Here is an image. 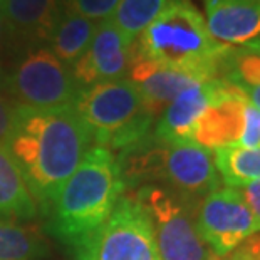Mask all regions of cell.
Instances as JSON below:
<instances>
[{
	"label": "cell",
	"instance_id": "cell-11",
	"mask_svg": "<svg viewBox=\"0 0 260 260\" xmlns=\"http://www.w3.org/2000/svg\"><path fill=\"white\" fill-rule=\"evenodd\" d=\"M135 59V41L126 37L111 20L99 22L94 37L71 68L79 89H87L99 82L126 79Z\"/></svg>",
	"mask_w": 260,
	"mask_h": 260
},
{
	"label": "cell",
	"instance_id": "cell-4",
	"mask_svg": "<svg viewBox=\"0 0 260 260\" xmlns=\"http://www.w3.org/2000/svg\"><path fill=\"white\" fill-rule=\"evenodd\" d=\"M124 185L161 181L176 195L191 203L220 188L213 151L193 141H158L149 135L118 154Z\"/></svg>",
	"mask_w": 260,
	"mask_h": 260
},
{
	"label": "cell",
	"instance_id": "cell-12",
	"mask_svg": "<svg viewBox=\"0 0 260 260\" xmlns=\"http://www.w3.org/2000/svg\"><path fill=\"white\" fill-rule=\"evenodd\" d=\"M64 10V0H0V12L14 37L19 56L27 49L47 46Z\"/></svg>",
	"mask_w": 260,
	"mask_h": 260
},
{
	"label": "cell",
	"instance_id": "cell-8",
	"mask_svg": "<svg viewBox=\"0 0 260 260\" xmlns=\"http://www.w3.org/2000/svg\"><path fill=\"white\" fill-rule=\"evenodd\" d=\"M191 141L210 151L260 146V109L240 89L225 79L218 81L212 101L193 129Z\"/></svg>",
	"mask_w": 260,
	"mask_h": 260
},
{
	"label": "cell",
	"instance_id": "cell-9",
	"mask_svg": "<svg viewBox=\"0 0 260 260\" xmlns=\"http://www.w3.org/2000/svg\"><path fill=\"white\" fill-rule=\"evenodd\" d=\"M81 248L87 260H161L146 210L126 191L109 218Z\"/></svg>",
	"mask_w": 260,
	"mask_h": 260
},
{
	"label": "cell",
	"instance_id": "cell-6",
	"mask_svg": "<svg viewBox=\"0 0 260 260\" xmlns=\"http://www.w3.org/2000/svg\"><path fill=\"white\" fill-rule=\"evenodd\" d=\"M135 198L146 210L161 260H213L198 234L191 202L159 185H143Z\"/></svg>",
	"mask_w": 260,
	"mask_h": 260
},
{
	"label": "cell",
	"instance_id": "cell-15",
	"mask_svg": "<svg viewBox=\"0 0 260 260\" xmlns=\"http://www.w3.org/2000/svg\"><path fill=\"white\" fill-rule=\"evenodd\" d=\"M220 79L200 81L181 91L154 121L151 136L158 141H191L193 129L212 101Z\"/></svg>",
	"mask_w": 260,
	"mask_h": 260
},
{
	"label": "cell",
	"instance_id": "cell-25",
	"mask_svg": "<svg viewBox=\"0 0 260 260\" xmlns=\"http://www.w3.org/2000/svg\"><path fill=\"white\" fill-rule=\"evenodd\" d=\"M242 198L245 200L247 207L250 208V212L253 213V217L257 218V222L260 223V180L252 181V183L242 185L237 188Z\"/></svg>",
	"mask_w": 260,
	"mask_h": 260
},
{
	"label": "cell",
	"instance_id": "cell-13",
	"mask_svg": "<svg viewBox=\"0 0 260 260\" xmlns=\"http://www.w3.org/2000/svg\"><path fill=\"white\" fill-rule=\"evenodd\" d=\"M128 79L136 87L146 111L158 119V116L165 111V108L178 96L181 91L190 87L195 82L208 81L202 79L186 71L170 68V66L158 64L154 60L136 57L128 73Z\"/></svg>",
	"mask_w": 260,
	"mask_h": 260
},
{
	"label": "cell",
	"instance_id": "cell-27",
	"mask_svg": "<svg viewBox=\"0 0 260 260\" xmlns=\"http://www.w3.org/2000/svg\"><path fill=\"white\" fill-rule=\"evenodd\" d=\"M5 79H7V68H5V66L0 64V91H4Z\"/></svg>",
	"mask_w": 260,
	"mask_h": 260
},
{
	"label": "cell",
	"instance_id": "cell-30",
	"mask_svg": "<svg viewBox=\"0 0 260 260\" xmlns=\"http://www.w3.org/2000/svg\"><path fill=\"white\" fill-rule=\"evenodd\" d=\"M255 2H260V0H255Z\"/></svg>",
	"mask_w": 260,
	"mask_h": 260
},
{
	"label": "cell",
	"instance_id": "cell-24",
	"mask_svg": "<svg viewBox=\"0 0 260 260\" xmlns=\"http://www.w3.org/2000/svg\"><path fill=\"white\" fill-rule=\"evenodd\" d=\"M9 56H15L14 57L15 60L19 56V52H17V47H15L14 37L9 30L7 22H5L2 12H0V64L4 66V62L7 60Z\"/></svg>",
	"mask_w": 260,
	"mask_h": 260
},
{
	"label": "cell",
	"instance_id": "cell-29",
	"mask_svg": "<svg viewBox=\"0 0 260 260\" xmlns=\"http://www.w3.org/2000/svg\"><path fill=\"white\" fill-rule=\"evenodd\" d=\"M76 260H87L86 253H84L82 248H77V250H76Z\"/></svg>",
	"mask_w": 260,
	"mask_h": 260
},
{
	"label": "cell",
	"instance_id": "cell-18",
	"mask_svg": "<svg viewBox=\"0 0 260 260\" xmlns=\"http://www.w3.org/2000/svg\"><path fill=\"white\" fill-rule=\"evenodd\" d=\"M220 79L234 84L260 109V39L226 52L220 68Z\"/></svg>",
	"mask_w": 260,
	"mask_h": 260
},
{
	"label": "cell",
	"instance_id": "cell-28",
	"mask_svg": "<svg viewBox=\"0 0 260 260\" xmlns=\"http://www.w3.org/2000/svg\"><path fill=\"white\" fill-rule=\"evenodd\" d=\"M253 240V247H255V260H260V234L252 237Z\"/></svg>",
	"mask_w": 260,
	"mask_h": 260
},
{
	"label": "cell",
	"instance_id": "cell-23",
	"mask_svg": "<svg viewBox=\"0 0 260 260\" xmlns=\"http://www.w3.org/2000/svg\"><path fill=\"white\" fill-rule=\"evenodd\" d=\"M19 104H15L4 91H0V146L7 148L10 135L17 119Z\"/></svg>",
	"mask_w": 260,
	"mask_h": 260
},
{
	"label": "cell",
	"instance_id": "cell-26",
	"mask_svg": "<svg viewBox=\"0 0 260 260\" xmlns=\"http://www.w3.org/2000/svg\"><path fill=\"white\" fill-rule=\"evenodd\" d=\"M213 260H255V247H253L252 237L247 242H243L239 248H235L234 252L229 253L226 257L213 258Z\"/></svg>",
	"mask_w": 260,
	"mask_h": 260
},
{
	"label": "cell",
	"instance_id": "cell-21",
	"mask_svg": "<svg viewBox=\"0 0 260 260\" xmlns=\"http://www.w3.org/2000/svg\"><path fill=\"white\" fill-rule=\"evenodd\" d=\"M167 0H119L111 20L131 41L141 34L161 12Z\"/></svg>",
	"mask_w": 260,
	"mask_h": 260
},
{
	"label": "cell",
	"instance_id": "cell-2",
	"mask_svg": "<svg viewBox=\"0 0 260 260\" xmlns=\"http://www.w3.org/2000/svg\"><path fill=\"white\" fill-rule=\"evenodd\" d=\"M124 191L118 154L91 146L46 210L51 234L74 250L81 248L109 218Z\"/></svg>",
	"mask_w": 260,
	"mask_h": 260
},
{
	"label": "cell",
	"instance_id": "cell-1",
	"mask_svg": "<svg viewBox=\"0 0 260 260\" xmlns=\"http://www.w3.org/2000/svg\"><path fill=\"white\" fill-rule=\"evenodd\" d=\"M91 146L92 136L74 106H19L7 149L17 161L32 198L46 212Z\"/></svg>",
	"mask_w": 260,
	"mask_h": 260
},
{
	"label": "cell",
	"instance_id": "cell-16",
	"mask_svg": "<svg viewBox=\"0 0 260 260\" xmlns=\"http://www.w3.org/2000/svg\"><path fill=\"white\" fill-rule=\"evenodd\" d=\"M37 215L24 175L7 148L0 146V220H30Z\"/></svg>",
	"mask_w": 260,
	"mask_h": 260
},
{
	"label": "cell",
	"instance_id": "cell-22",
	"mask_svg": "<svg viewBox=\"0 0 260 260\" xmlns=\"http://www.w3.org/2000/svg\"><path fill=\"white\" fill-rule=\"evenodd\" d=\"M118 2L119 0H64V5L69 12L79 14L99 24L113 17Z\"/></svg>",
	"mask_w": 260,
	"mask_h": 260
},
{
	"label": "cell",
	"instance_id": "cell-17",
	"mask_svg": "<svg viewBox=\"0 0 260 260\" xmlns=\"http://www.w3.org/2000/svg\"><path fill=\"white\" fill-rule=\"evenodd\" d=\"M98 24L79 14L64 10L59 22L54 27L49 37L47 49L68 68H73L74 62L87 51L94 37Z\"/></svg>",
	"mask_w": 260,
	"mask_h": 260
},
{
	"label": "cell",
	"instance_id": "cell-14",
	"mask_svg": "<svg viewBox=\"0 0 260 260\" xmlns=\"http://www.w3.org/2000/svg\"><path fill=\"white\" fill-rule=\"evenodd\" d=\"M207 29L229 49L260 39V2L255 0H203Z\"/></svg>",
	"mask_w": 260,
	"mask_h": 260
},
{
	"label": "cell",
	"instance_id": "cell-5",
	"mask_svg": "<svg viewBox=\"0 0 260 260\" xmlns=\"http://www.w3.org/2000/svg\"><path fill=\"white\" fill-rule=\"evenodd\" d=\"M74 109L89 129L94 146L124 151L151 135L154 119L131 81L99 82L82 89Z\"/></svg>",
	"mask_w": 260,
	"mask_h": 260
},
{
	"label": "cell",
	"instance_id": "cell-7",
	"mask_svg": "<svg viewBox=\"0 0 260 260\" xmlns=\"http://www.w3.org/2000/svg\"><path fill=\"white\" fill-rule=\"evenodd\" d=\"M4 92L19 106L51 109L73 106L81 89L71 68L47 47H34L22 52L7 69Z\"/></svg>",
	"mask_w": 260,
	"mask_h": 260
},
{
	"label": "cell",
	"instance_id": "cell-10",
	"mask_svg": "<svg viewBox=\"0 0 260 260\" xmlns=\"http://www.w3.org/2000/svg\"><path fill=\"white\" fill-rule=\"evenodd\" d=\"M195 218L198 234L215 258L226 257L260 234V223L237 188H217L207 195L198 203Z\"/></svg>",
	"mask_w": 260,
	"mask_h": 260
},
{
	"label": "cell",
	"instance_id": "cell-20",
	"mask_svg": "<svg viewBox=\"0 0 260 260\" xmlns=\"http://www.w3.org/2000/svg\"><path fill=\"white\" fill-rule=\"evenodd\" d=\"M46 253V243L32 230L0 220V260H37Z\"/></svg>",
	"mask_w": 260,
	"mask_h": 260
},
{
	"label": "cell",
	"instance_id": "cell-3",
	"mask_svg": "<svg viewBox=\"0 0 260 260\" xmlns=\"http://www.w3.org/2000/svg\"><path fill=\"white\" fill-rule=\"evenodd\" d=\"M230 49L210 36L203 14L191 0H167L158 17L135 41V56L186 71L202 79H220Z\"/></svg>",
	"mask_w": 260,
	"mask_h": 260
},
{
	"label": "cell",
	"instance_id": "cell-19",
	"mask_svg": "<svg viewBox=\"0 0 260 260\" xmlns=\"http://www.w3.org/2000/svg\"><path fill=\"white\" fill-rule=\"evenodd\" d=\"M215 167L226 186L239 188L260 180V146H229L213 151Z\"/></svg>",
	"mask_w": 260,
	"mask_h": 260
}]
</instances>
